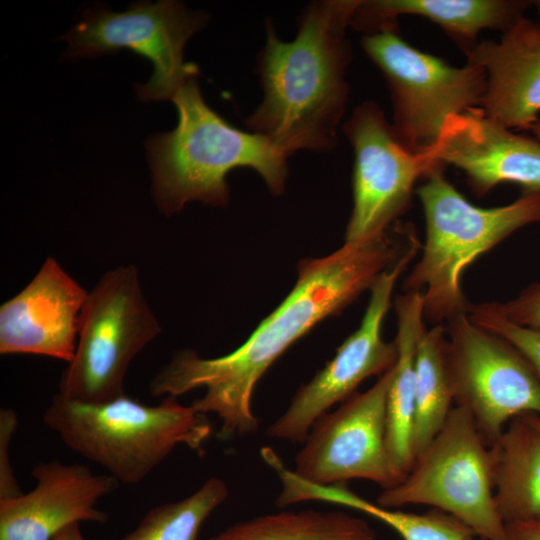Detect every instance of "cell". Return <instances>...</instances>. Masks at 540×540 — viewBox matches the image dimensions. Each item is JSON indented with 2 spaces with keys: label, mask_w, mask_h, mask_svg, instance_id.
<instances>
[{
  "label": "cell",
  "mask_w": 540,
  "mask_h": 540,
  "mask_svg": "<svg viewBox=\"0 0 540 540\" xmlns=\"http://www.w3.org/2000/svg\"><path fill=\"white\" fill-rule=\"evenodd\" d=\"M391 229L365 242H345L326 257L302 261L293 290L240 347L217 358L179 351L152 379L151 394L177 397L205 388L192 406L200 413L215 414L221 421L222 436L255 432L258 420L251 400L259 379L290 345L371 289L408 250L412 235L400 245L409 229L403 239L404 225L399 224L397 236Z\"/></svg>",
  "instance_id": "1"
},
{
  "label": "cell",
  "mask_w": 540,
  "mask_h": 540,
  "mask_svg": "<svg viewBox=\"0 0 540 540\" xmlns=\"http://www.w3.org/2000/svg\"><path fill=\"white\" fill-rule=\"evenodd\" d=\"M360 2L310 3L292 41H282L273 25L266 24L257 62L263 100L246 126L287 157L299 150L328 152L337 144L349 95L351 45L346 31Z\"/></svg>",
  "instance_id": "2"
},
{
  "label": "cell",
  "mask_w": 540,
  "mask_h": 540,
  "mask_svg": "<svg viewBox=\"0 0 540 540\" xmlns=\"http://www.w3.org/2000/svg\"><path fill=\"white\" fill-rule=\"evenodd\" d=\"M171 100L178 111L177 126L146 141L152 193L162 213L178 212L194 200L227 205L226 175L237 167L254 169L273 194L284 192L288 157L265 137L232 126L209 107L197 76Z\"/></svg>",
  "instance_id": "3"
},
{
  "label": "cell",
  "mask_w": 540,
  "mask_h": 540,
  "mask_svg": "<svg viewBox=\"0 0 540 540\" xmlns=\"http://www.w3.org/2000/svg\"><path fill=\"white\" fill-rule=\"evenodd\" d=\"M43 423L69 449L125 484L143 481L179 446L200 450L212 431L206 414L173 396L146 405L126 394L85 403L57 393Z\"/></svg>",
  "instance_id": "4"
},
{
  "label": "cell",
  "mask_w": 540,
  "mask_h": 540,
  "mask_svg": "<svg viewBox=\"0 0 540 540\" xmlns=\"http://www.w3.org/2000/svg\"><path fill=\"white\" fill-rule=\"evenodd\" d=\"M438 165L415 193L426 222L423 253L403 283L405 291L424 289V318L438 325L467 312L461 289L466 268L518 229L540 223V193L523 194L503 206L470 203Z\"/></svg>",
  "instance_id": "5"
},
{
  "label": "cell",
  "mask_w": 540,
  "mask_h": 540,
  "mask_svg": "<svg viewBox=\"0 0 540 540\" xmlns=\"http://www.w3.org/2000/svg\"><path fill=\"white\" fill-rule=\"evenodd\" d=\"M376 503L387 508L429 505L460 520L479 538L507 540L494 498L490 445L462 406L452 408L407 475L384 489Z\"/></svg>",
  "instance_id": "6"
},
{
  "label": "cell",
  "mask_w": 540,
  "mask_h": 540,
  "mask_svg": "<svg viewBox=\"0 0 540 540\" xmlns=\"http://www.w3.org/2000/svg\"><path fill=\"white\" fill-rule=\"evenodd\" d=\"M161 332L133 265L106 272L82 307L73 359L62 372L58 394L101 403L125 395L135 356Z\"/></svg>",
  "instance_id": "7"
},
{
  "label": "cell",
  "mask_w": 540,
  "mask_h": 540,
  "mask_svg": "<svg viewBox=\"0 0 540 540\" xmlns=\"http://www.w3.org/2000/svg\"><path fill=\"white\" fill-rule=\"evenodd\" d=\"M361 46L385 78L391 125L409 151L426 153L449 116L480 108L486 88L481 68L453 66L412 46L397 30L365 34Z\"/></svg>",
  "instance_id": "8"
},
{
  "label": "cell",
  "mask_w": 540,
  "mask_h": 540,
  "mask_svg": "<svg viewBox=\"0 0 540 540\" xmlns=\"http://www.w3.org/2000/svg\"><path fill=\"white\" fill-rule=\"evenodd\" d=\"M208 21L203 12L183 3L160 0L137 2L124 12L103 8L87 10L61 39L68 42L66 58L91 57L125 48L153 64L150 80L136 85L142 101L171 100L178 89L198 75L193 63H184L186 42Z\"/></svg>",
  "instance_id": "9"
},
{
  "label": "cell",
  "mask_w": 540,
  "mask_h": 540,
  "mask_svg": "<svg viewBox=\"0 0 540 540\" xmlns=\"http://www.w3.org/2000/svg\"><path fill=\"white\" fill-rule=\"evenodd\" d=\"M446 328L454 403L472 415L492 445L514 419L540 417V376L504 338L460 313Z\"/></svg>",
  "instance_id": "10"
},
{
  "label": "cell",
  "mask_w": 540,
  "mask_h": 540,
  "mask_svg": "<svg viewBox=\"0 0 540 540\" xmlns=\"http://www.w3.org/2000/svg\"><path fill=\"white\" fill-rule=\"evenodd\" d=\"M342 129L354 153L345 242H365L385 234L406 213L416 182L441 164L409 151L372 100L356 106Z\"/></svg>",
  "instance_id": "11"
},
{
  "label": "cell",
  "mask_w": 540,
  "mask_h": 540,
  "mask_svg": "<svg viewBox=\"0 0 540 540\" xmlns=\"http://www.w3.org/2000/svg\"><path fill=\"white\" fill-rule=\"evenodd\" d=\"M414 240L408 250L371 287L360 326L337 349L336 355L291 400L286 411L267 429V435L304 442L313 423L335 404L344 402L373 375L381 376L397 360L395 341L386 342L382 326L395 284L418 250Z\"/></svg>",
  "instance_id": "12"
},
{
  "label": "cell",
  "mask_w": 540,
  "mask_h": 540,
  "mask_svg": "<svg viewBox=\"0 0 540 540\" xmlns=\"http://www.w3.org/2000/svg\"><path fill=\"white\" fill-rule=\"evenodd\" d=\"M392 372L393 367L367 391L353 394L313 423L295 458L293 472L298 477L325 486L362 479L383 490L399 483L391 467L386 438Z\"/></svg>",
  "instance_id": "13"
},
{
  "label": "cell",
  "mask_w": 540,
  "mask_h": 540,
  "mask_svg": "<svg viewBox=\"0 0 540 540\" xmlns=\"http://www.w3.org/2000/svg\"><path fill=\"white\" fill-rule=\"evenodd\" d=\"M425 155L462 171L480 197L502 183L540 193V140L494 122L480 108L449 116Z\"/></svg>",
  "instance_id": "14"
},
{
  "label": "cell",
  "mask_w": 540,
  "mask_h": 540,
  "mask_svg": "<svg viewBox=\"0 0 540 540\" xmlns=\"http://www.w3.org/2000/svg\"><path fill=\"white\" fill-rule=\"evenodd\" d=\"M32 476V490L0 500V540H54L71 525L108 520L97 505L117 488L112 476L59 461L37 464Z\"/></svg>",
  "instance_id": "15"
},
{
  "label": "cell",
  "mask_w": 540,
  "mask_h": 540,
  "mask_svg": "<svg viewBox=\"0 0 540 540\" xmlns=\"http://www.w3.org/2000/svg\"><path fill=\"white\" fill-rule=\"evenodd\" d=\"M88 292L53 258L0 307V353L47 356L69 363Z\"/></svg>",
  "instance_id": "16"
},
{
  "label": "cell",
  "mask_w": 540,
  "mask_h": 540,
  "mask_svg": "<svg viewBox=\"0 0 540 540\" xmlns=\"http://www.w3.org/2000/svg\"><path fill=\"white\" fill-rule=\"evenodd\" d=\"M465 56L485 73L480 109L486 117L511 130H530L540 120V19L524 15Z\"/></svg>",
  "instance_id": "17"
},
{
  "label": "cell",
  "mask_w": 540,
  "mask_h": 540,
  "mask_svg": "<svg viewBox=\"0 0 540 540\" xmlns=\"http://www.w3.org/2000/svg\"><path fill=\"white\" fill-rule=\"evenodd\" d=\"M528 0H361L350 26L365 34L397 30L402 15L438 25L466 55L484 30L504 32L535 5Z\"/></svg>",
  "instance_id": "18"
},
{
  "label": "cell",
  "mask_w": 540,
  "mask_h": 540,
  "mask_svg": "<svg viewBox=\"0 0 540 540\" xmlns=\"http://www.w3.org/2000/svg\"><path fill=\"white\" fill-rule=\"evenodd\" d=\"M397 360L387 393L386 438L390 463L399 482L414 462L415 362L425 332L422 291H406L395 300Z\"/></svg>",
  "instance_id": "19"
},
{
  "label": "cell",
  "mask_w": 540,
  "mask_h": 540,
  "mask_svg": "<svg viewBox=\"0 0 540 540\" xmlns=\"http://www.w3.org/2000/svg\"><path fill=\"white\" fill-rule=\"evenodd\" d=\"M490 448L494 498L505 525L540 516V430L516 418Z\"/></svg>",
  "instance_id": "20"
},
{
  "label": "cell",
  "mask_w": 540,
  "mask_h": 540,
  "mask_svg": "<svg viewBox=\"0 0 540 540\" xmlns=\"http://www.w3.org/2000/svg\"><path fill=\"white\" fill-rule=\"evenodd\" d=\"M415 373L414 459L437 435L454 407L448 339L442 325L425 330L421 336Z\"/></svg>",
  "instance_id": "21"
},
{
  "label": "cell",
  "mask_w": 540,
  "mask_h": 540,
  "mask_svg": "<svg viewBox=\"0 0 540 540\" xmlns=\"http://www.w3.org/2000/svg\"><path fill=\"white\" fill-rule=\"evenodd\" d=\"M210 540H377L370 525L341 511L305 509L238 522Z\"/></svg>",
  "instance_id": "22"
},
{
  "label": "cell",
  "mask_w": 540,
  "mask_h": 540,
  "mask_svg": "<svg viewBox=\"0 0 540 540\" xmlns=\"http://www.w3.org/2000/svg\"><path fill=\"white\" fill-rule=\"evenodd\" d=\"M315 497L318 501L347 507L377 519L403 540H469L475 537L469 527L443 511L433 509L425 514H415L383 507L360 497L344 485L319 486Z\"/></svg>",
  "instance_id": "23"
},
{
  "label": "cell",
  "mask_w": 540,
  "mask_h": 540,
  "mask_svg": "<svg viewBox=\"0 0 540 540\" xmlns=\"http://www.w3.org/2000/svg\"><path fill=\"white\" fill-rule=\"evenodd\" d=\"M228 495L227 484L211 477L186 498L149 510L120 540H198L201 526Z\"/></svg>",
  "instance_id": "24"
},
{
  "label": "cell",
  "mask_w": 540,
  "mask_h": 540,
  "mask_svg": "<svg viewBox=\"0 0 540 540\" xmlns=\"http://www.w3.org/2000/svg\"><path fill=\"white\" fill-rule=\"evenodd\" d=\"M467 313L475 324L516 347L540 376V331L509 321L497 310L494 302L470 304Z\"/></svg>",
  "instance_id": "25"
},
{
  "label": "cell",
  "mask_w": 540,
  "mask_h": 540,
  "mask_svg": "<svg viewBox=\"0 0 540 540\" xmlns=\"http://www.w3.org/2000/svg\"><path fill=\"white\" fill-rule=\"evenodd\" d=\"M18 425L17 414L9 408L0 410V500L21 494L10 462V444Z\"/></svg>",
  "instance_id": "26"
},
{
  "label": "cell",
  "mask_w": 540,
  "mask_h": 540,
  "mask_svg": "<svg viewBox=\"0 0 540 540\" xmlns=\"http://www.w3.org/2000/svg\"><path fill=\"white\" fill-rule=\"evenodd\" d=\"M494 304L509 321L540 331V283L530 285L506 303Z\"/></svg>",
  "instance_id": "27"
},
{
  "label": "cell",
  "mask_w": 540,
  "mask_h": 540,
  "mask_svg": "<svg viewBox=\"0 0 540 540\" xmlns=\"http://www.w3.org/2000/svg\"><path fill=\"white\" fill-rule=\"evenodd\" d=\"M507 540H540V516L506 524Z\"/></svg>",
  "instance_id": "28"
},
{
  "label": "cell",
  "mask_w": 540,
  "mask_h": 540,
  "mask_svg": "<svg viewBox=\"0 0 540 540\" xmlns=\"http://www.w3.org/2000/svg\"><path fill=\"white\" fill-rule=\"evenodd\" d=\"M80 524H74L59 533L54 540H86L79 527Z\"/></svg>",
  "instance_id": "29"
},
{
  "label": "cell",
  "mask_w": 540,
  "mask_h": 540,
  "mask_svg": "<svg viewBox=\"0 0 540 540\" xmlns=\"http://www.w3.org/2000/svg\"><path fill=\"white\" fill-rule=\"evenodd\" d=\"M530 423L540 430V417L535 415L524 416Z\"/></svg>",
  "instance_id": "30"
},
{
  "label": "cell",
  "mask_w": 540,
  "mask_h": 540,
  "mask_svg": "<svg viewBox=\"0 0 540 540\" xmlns=\"http://www.w3.org/2000/svg\"><path fill=\"white\" fill-rule=\"evenodd\" d=\"M533 136L540 140V120L530 128Z\"/></svg>",
  "instance_id": "31"
},
{
  "label": "cell",
  "mask_w": 540,
  "mask_h": 540,
  "mask_svg": "<svg viewBox=\"0 0 540 540\" xmlns=\"http://www.w3.org/2000/svg\"><path fill=\"white\" fill-rule=\"evenodd\" d=\"M469 540H486V539H482V538L475 539V537H473V538H471Z\"/></svg>",
  "instance_id": "32"
}]
</instances>
